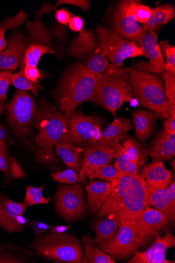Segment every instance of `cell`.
I'll return each mask as SVG.
<instances>
[{
  "instance_id": "57",
  "label": "cell",
  "mask_w": 175,
  "mask_h": 263,
  "mask_svg": "<svg viewBox=\"0 0 175 263\" xmlns=\"http://www.w3.org/2000/svg\"><path fill=\"white\" fill-rule=\"evenodd\" d=\"M172 166H173V171H174V161L173 162V164H172Z\"/></svg>"
},
{
  "instance_id": "8",
  "label": "cell",
  "mask_w": 175,
  "mask_h": 263,
  "mask_svg": "<svg viewBox=\"0 0 175 263\" xmlns=\"http://www.w3.org/2000/svg\"><path fill=\"white\" fill-rule=\"evenodd\" d=\"M54 205L59 216L67 222L84 219L88 204L83 184L76 183L58 185L54 197Z\"/></svg>"
},
{
  "instance_id": "37",
  "label": "cell",
  "mask_w": 175,
  "mask_h": 263,
  "mask_svg": "<svg viewBox=\"0 0 175 263\" xmlns=\"http://www.w3.org/2000/svg\"><path fill=\"white\" fill-rule=\"evenodd\" d=\"M45 185L41 187L28 186L27 189L26 197L24 203L29 206L37 204H47L51 198H45L43 196V190Z\"/></svg>"
},
{
  "instance_id": "28",
  "label": "cell",
  "mask_w": 175,
  "mask_h": 263,
  "mask_svg": "<svg viewBox=\"0 0 175 263\" xmlns=\"http://www.w3.org/2000/svg\"><path fill=\"white\" fill-rule=\"evenodd\" d=\"M151 18L144 24L143 30L145 31L159 30L174 18L175 10L173 5L166 4L152 9Z\"/></svg>"
},
{
  "instance_id": "43",
  "label": "cell",
  "mask_w": 175,
  "mask_h": 263,
  "mask_svg": "<svg viewBox=\"0 0 175 263\" xmlns=\"http://www.w3.org/2000/svg\"><path fill=\"white\" fill-rule=\"evenodd\" d=\"M0 171L5 176L6 179L10 176V157L6 142L0 141Z\"/></svg>"
},
{
  "instance_id": "22",
  "label": "cell",
  "mask_w": 175,
  "mask_h": 263,
  "mask_svg": "<svg viewBox=\"0 0 175 263\" xmlns=\"http://www.w3.org/2000/svg\"><path fill=\"white\" fill-rule=\"evenodd\" d=\"M88 197V208L92 214H96L104 205L111 191L110 182L91 181L86 186Z\"/></svg>"
},
{
  "instance_id": "36",
  "label": "cell",
  "mask_w": 175,
  "mask_h": 263,
  "mask_svg": "<svg viewBox=\"0 0 175 263\" xmlns=\"http://www.w3.org/2000/svg\"><path fill=\"white\" fill-rule=\"evenodd\" d=\"M122 173L118 172L110 164H105L94 170L89 173L88 177L91 180L94 179H99L111 182L119 177Z\"/></svg>"
},
{
  "instance_id": "4",
  "label": "cell",
  "mask_w": 175,
  "mask_h": 263,
  "mask_svg": "<svg viewBox=\"0 0 175 263\" xmlns=\"http://www.w3.org/2000/svg\"><path fill=\"white\" fill-rule=\"evenodd\" d=\"M96 76L95 90L90 101L103 106L116 118L123 105L132 102L134 98L128 68L111 64L105 72Z\"/></svg>"
},
{
  "instance_id": "13",
  "label": "cell",
  "mask_w": 175,
  "mask_h": 263,
  "mask_svg": "<svg viewBox=\"0 0 175 263\" xmlns=\"http://www.w3.org/2000/svg\"><path fill=\"white\" fill-rule=\"evenodd\" d=\"M158 31H144L141 35L137 45L144 51L149 62L138 63L134 65V69L154 74L164 73L165 61L158 42Z\"/></svg>"
},
{
  "instance_id": "1",
  "label": "cell",
  "mask_w": 175,
  "mask_h": 263,
  "mask_svg": "<svg viewBox=\"0 0 175 263\" xmlns=\"http://www.w3.org/2000/svg\"><path fill=\"white\" fill-rule=\"evenodd\" d=\"M111 183L110 194L96 214L97 217H115L119 226L133 228L140 214L150 205L148 188L144 178L142 175L122 174Z\"/></svg>"
},
{
  "instance_id": "55",
  "label": "cell",
  "mask_w": 175,
  "mask_h": 263,
  "mask_svg": "<svg viewBox=\"0 0 175 263\" xmlns=\"http://www.w3.org/2000/svg\"><path fill=\"white\" fill-rule=\"evenodd\" d=\"M7 45V42L5 38V35L0 36V53L5 49Z\"/></svg>"
},
{
  "instance_id": "50",
  "label": "cell",
  "mask_w": 175,
  "mask_h": 263,
  "mask_svg": "<svg viewBox=\"0 0 175 263\" xmlns=\"http://www.w3.org/2000/svg\"><path fill=\"white\" fill-rule=\"evenodd\" d=\"M72 16V13L65 9L59 10L55 13L56 20L63 25H67L69 23Z\"/></svg>"
},
{
  "instance_id": "53",
  "label": "cell",
  "mask_w": 175,
  "mask_h": 263,
  "mask_svg": "<svg viewBox=\"0 0 175 263\" xmlns=\"http://www.w3.org/2000/svg\"><path fill=\"white\" fill-rule=\"evenodd\" d=\"M71 227V226H59L57 225L54 227H52L51 230V232L53 233H63L66 232L67 230H68Z\"/></svg>"
},
{
  "instance_id": "20",
  "label": "cell",
  "mask_w": 175,
  "mask_h": 263,
  "mask_svg": "<svg viewBox=\"0 0 175 263\" xmlns=\"http://www.w3.org/2000/svg\"><path fill=\"white\" fill-rule=\"evenodd\" d=\"M100 47L99 39L91 30H83L69 45L68 53L82 60L88 59Z\"/></svg>"
},
{
  "instance_id": "41",
  "label": "cell",
  "mask_w": 175,
  "mask_h": 263,
  "mask_svg": "<svg viewBox=\"0 0 175 263\" xmlns=\"http://www.w3.org/2000/svg\"><path fill=\"white\" fill-rule=\"evenodd\" d=\"M163 78L167 98L170 106L175 107V74L165 71Z\"/></svg>"
},
{
  "instance_id": "47",
  "label": "cell",
  "mask_w": 175,
  "mask_h": 263,
  "mask_svg": "<svg viewBox=\"0 0 175 263\" xmlns=\"http://www.w3.org/2000/svg\"><path fill=\"white\" fill-rule=\"evenodd\" d=\"M24 74L28 79L34 83H39L38 80L41 78L40 71L37 67L25 66Z\"/></svg>"
},
{
  "instance_id": "23",
  "label": "cell",
  "mask_w": 175,
  "mask_h": 263,
  "mask_svg": "<svg viewBox=\"0 0 175 263\" xmlns=\"http://www.w3.org/2000/svg\"><path fill=\"white\" fill-rule=\"evenodd\" d=\"M91 228L95 234L93 238L94 245L107 244L112 242L116 237L119 228V221L115 217L101 218L92 222Z\"/></svg>"
},
{
  "instance_id": "32",
  "label": "cell",
  "mask_w": 175,
  "mask_h": 263,
  "mask_svg": "<svg viewBox=\"0 0 175 263\" xmlns=\"http://www.w3.org/2000/svg\"><path fill=\"white\" fill-rule=\"evenodd\" d=\"M122 146L126 152L129 162L138 163V168L145 162L148 154V149L135 138L127 137L122 142Z\"/></svg>"
},
{
  "instance_id": "34",
  "label": "cell",
  "mask_w": 175,
  "mask_h": 263,
  "mask_svg": "<svg viewBox=\"0 0 175 263\" xmlns=\"http://www.w3.org/2000/svg\"><path fill=\"white\" fill-rule=\"evenodd\" d=\"M21 69L18 72L12 74L11 84L18 90H31L37 97L39 91L42 88L39 83H34L25 77L24 74V68L20 67Z\"/></svg>"
},
{
  "instance_id": "35",
  "label": "cell",
  "mask_w": 175,
  "mask_h": 263,
  "mask_svg": "<svg viewBox=\"0 0 175 263\" xmlns=\"http://www.w3.org/2000/svg\"><path fill=\"white\" fill-rule=\"evenodd\" d=\"M110 146L114 149V168L123 174L128 175L129 161L123 146L119 142L111 143Z\"/></svg>"
},
{
  "instance_id": "2",
  "label": "cell",
  "mask_w": 175,
  "mask_h": 263,
  "mask_svg": "<svg viewBox=\"0 0 175 263\" xmlns=\"http://www.w3.org/2000/svg\"><path fill=\"white\" fill-rule=\"evenodd\" d=\"M34 124L39 131L35 138L38 147L36 160L39 164L51 166L57 162L54 152L55 145L62 141H70L67 117L56 107L42 100Z\"/></svg>"
},
{
  "instance_id": "49",
  "label": "cell",
  "mask_w": 175,
  "mask_h": 263,
  "mask_svg": "<svg viewBox=\"0 0 175 263\" xmlns=\"http://www.w3.org/2000/svg\"><path fill=\"white\" fill-rule=\"evenodd\" d=\"M29 227L37 236L51 230L52 228V226L37 221H31Z\"/></svg>"
},
{
  "instance_id": "18",
  "label": "cell",
  "mask_w": 175,
  "mask_h": 263,
  "mask_svg": "<svg viewBox=\"0 0 175 263\" xmlns=\"http://www.w3.org/2000/svg\"><path fill=\"white\" fill-rule=\"evenodd\" d=\"M148 203L162 213L169 224L175 221V183L173 181L165 189H148Z\"/></svg>"
},
{
  "instance_id": "44",
  "label": "cell",
  "mask_w": 175,
  "mask_h": 263,
  "mask_svg": "<svg viewBox=\"0 0 175 263\" xmlns=\"http://www.w3.org/2000/svg\"><path fill=\"white\" fill-rule=\"evenodd\" d=\"M51 176L54 180L63 184H71L80 181V176L72 169H68L63 172L52 174Z\"/></svg>"
},
{
  "instance_id": "54",
  "label": "cell",
  "mask_w": 175,
  "mask_h": 263,
  "mask_svg": "<svg viewBox=\"0 0 175 263\" xmlns=\"http://www.w3.org/2000/svg\"><path fill=\"white\" fill-rule=\"evenodd\" d=\"M8 139L7 132L5 127L0 123V141L6 142Z\"/></svg>"
},
{
  "instance_id": "39",
  "label": "cell",
  "mask_w": 175,
  "mask_h": 263,
  "mask_svg": "<svg viewBox=\"0 0 175 263\" xmlns=\"http://www.w3.org/2000/svg\"><path fill=\"white\" fill-rule=\"evenodd\" d=\"M28 14L20 10L14 17H7L0 23V36L4 35L8 29L14 30L23 25Z\"/></svg>"
},
{
  "instance_id": "46",
  "label": "cell",
  "mask_w": 175,
  "mask_h": 263,
  "mask_svg": "<svg viewBox=\"0 0 175 263\" xmlns=\"http://www.w3.org/2000/svg\"><path fill=\"white\" fill-rule=\"evenodd\" d=\"M10 175L13 178L17 179L27 177L17 160L12 156L10 157Z\"/></svg>"
},
{
  "instance_id": "5",
  "label": "cell",
  "mask_w": 175,
  "mask_h": 263,
  "mask_svg": "<svg viewBox=\"0 0 175 263\" xmlns=\"http://www.w3.org/2000/svg\"><path fill=\"white\" fill-rule=\"evenodd\" d=\"M29 247L46 261L81 263L84 259L82 241L74 234L66 232L41 234Z\"/></svg>"
},
{
  "instance_id": "11",
  "label": "cell",
  "mask_w": 175,
  "mask_h": 263,
  "mask_svg": "<svg viewBox=\"0 0 175 263\" xmlns=\"http://www.w3.org/2000/svg\"><path fill=\"white\" fill-rule=\"evenodd\" d=\"M134 0H122L115 7L111 15V30L125 40L137 45L144 32L132 12Z\"/></svg>"
},
{
  "instance_id": "7",
  "label": "cell",
  "mask_w": 175,
  "mask_h": 263,
  "mask_svg": "<svg viewBox=\"0 0 175 263\" xmlns=\"http://www.w3.org/2000/svg\"><path fill=\"white\" fill-rule=\"evenodd\" d=\"M5 108L15 137L26 139L31 132L38 110L32 95L28 90H17Z\"/></svg>"
},
{
  "instance_id": "17",
  "label": "cell",
  "mask_w": 175,
  "mask_h": 263,
  "mask_svg": "<svg viewBox=\"0 0 175 263\" xmlns=\"http://www.w3.org/2000/svg\"><path fill=\"white\" fill-rule=\"evenodd\" d=\"M7 49L0 53V71H14L23 60L28 46L27 38L21 32H15L8 37Z\"/></svg>"
},
{
  "instance_id": "25",
  "label": "cell",
  "mask_w": 175,
  "mask_h": 263,
  "mask_svg": "<svg viewBox=\"0 0 175 263\" xmlns=\"http://www.w3.org/2000/svg\"><path fill=\"white\" fill-rule=\"evenodd\" d=\"M159 118L155 113L147 110H138L133 114V120L137 137L145 142L157 129V121Z\"/></svg>"
},
{
  "instance_id": "40",
  "label": "cell",
  "mask_w": 175,
  "mask_h": 263,
  "mask_svg": "<svg viewBox=\"0 0 175 263\" xmlns=\"http://www.w3.org/2000/svg\"><path fill=\"white\" fill-rule=\"evenodd\" d=\"M163 55L165 57V70L175 74V46L170 45L168 40L159 44Z\"/></svg>"
},
{
  "instance_id": "45",
  "label": "cell",
  "mask_w": 175,
  "mask_h": 263,
  "mask_svg": "<svg viewBox=\"0 0 175 263\" xmlns=\"http://www.w3.org/2000/svg\"><path fill=\"white\" fill-rule=\"evenodd\" d=\"M12 76L10 71H0V105L4 104L7 98V92L11 84Z\"/></svg>"
},
{
  "instance_id": "24",
  "label": "cell",
  "mask_w": 175,
  "mask_h": 263,
  "mask_svg": "<svg viewBox=\"0 0 175 263\" xmlns=\"http://www.w3.org/2000/svg\"><path fill=\"white\" fill-rule=\"evenodd\" d=\"M132 129L129 119L123 117L116 118L102 132L98 143L110 146L111 143L119 142L128 136L127 134Z\"/></svg>"
},
{
  "instance_id": "15",
  "label": "cell",
  "mask_w": 175,
  "mask_h": 263,
  "mask_svg": "<svg viewBox=\"0 0 175 263\" xmlns=\"http://www.w3.org/2000/svg\"><path fill=\"white\" fill-rule=\"evenodd\" d=\"M80 163V181L84 183L89 173L98 167L110 164L114 158V149L109 145L95 143L87 147L84 152Z\"/></svg>"
},
{
  "instance_id": "19",
  "label": "cell",
  "mask_w": 175,
  "mask_h": 263,
  "mask_svg": "<svg viewBox=\"0 0 175 263\" xmlns=\"http://www.w3.org/2000/svg\"><path fill=\"white\" fill-rule=\"evenodd\" d=\"M148 149L153 161L172 159L175 156V133L163 128L150 143Z\"/></svg>"
},
{
  "instance_id": "38",
  "label": "cell",
  "mask_w": 175,
  "mask_h": 263,
  "mask_svg": "<svg viewBox=\"0 0 175 263\" xmlns=\"http://www.w3.org/2000/svg\"><path fill=\"white\" fill-rule=\"evenodd\" d=\"M61 4L71 5L80 7L82 10L87 11L90 7V1L87 0H60L57 2L56 6H52L49 3H47L43 6L36 12L38 16H42L45 14L55 11Z\"/></svg>"
},
{
  "instance_id": "3",
  "label": "cell",
  "mask_w": 175,
  "mask_h": 263,
  "mask_svg": "<svg viewBox=\"0 0 175 263\" xmlns=\"http://www.w3.org/2000/svg\"><path fill=\"white\" fill-rule=\"evenodd\" d=\"M97 76L87 66L74 63L63 73L55 92V100L61 110L66 115L74 111L77 107L93 97Z\"/></svg>"
},
{
  "instance_id": "16",
  "label": "cell",
  "mask_w": 175,
  "mask_h": 263,
  "mask_svg": "<svg viewBox=\"0 0 175 263\" xmlns=\"http://www.w3.org/2000/svg\"><path fill=\"white\" fill-rule=\"evenodd\" d=\"M175 247V237L170 231L163 237L158 235L151 247L144 252L137 251L129 263H174L166 257V252L169 248Z\"/></svg>"
},
{
  "instance_id": "27",
  "label": "cell",
  "mask_w": 175,
  "mask_h": 263,
  "mask_svg": "<svg viewBox=\"0 0 175 263\" xmlns=\"http://www.w3.org/2000/svg\"><path fill=\"white\" fill-rule=\"evenodd\" d=\"M56 154L69 168L79 172L81 155L84 149L73 144L70 141H62L55 145Z\"/></svg>"
},
{
  "instance_id": "9",
  "label": "cell",
  "mask_w": 175,
  "mask_h": 263,
  "mask_svg": "<svg viewBox=\"0 0 175 263\" xmlns=\"http://www.w3.org/2000/svg\"><path fill=\"white\" fill-rule=\"evenodd\" d=\"M100 48L107 58L122 67L124 60L146 55L134 42L125 40L111 29L98 26L96 29Z\"/></svg>"
},
{
  "instance_id": "29",
  "label": "cell",
  "mask_w": 175,
  "mask_h": 263,
  "mask_svg": "<svg viewBox=\"0 0 175 263\" xmlns=\"http://www.w3.org/2000/svg\"><path fill=\"white\" fill-rule=\"evenodd\" d=\"M82 241L85 249L83 263H116L113 256L95 247L89 233L82 236Z\"/></svg>"
},
{
  "instance_id": "30",
  "label": "cell",
  "mask_w": 175,
  "mask_h": 263,
  "mask_svg": "<svg viewBox=\"0 0 175 263\" xmlns=\"http://www.w3.org/2000/svg\"><path fill=\"white\" fill-rule=\"evenodd\" d=\"M45 54L60 56V52L52 47L37 43H28L23 60L20 65V67L25 68L26 66L37 67L41 58Z\"/></svg>"
},
{
  "instance_id": "10",
  "label": "cell",
  "mask_w": 175,
  "mask_h": 263,
  "mask_svg": "<svg viewBox=\"0 0 175 263\" xmlns=\"http://www.w3.org/2000/svg\"><path fill=\"white\" fill-rule=\"evenodd\" d=\"M66 116L69 128L70 140L74 145L85 150L98 142L104 124L101 118L86 116L81 112L75 111Z\"/></svg>"
},
{
  "instance_id": "14",
  "label": "cell",
  "mask_w": 175,
  "mask_h": 263,
  "mask_svg": "<svg viewBox=\"0 0 175 263\" xmlns=\"http://www.w3.org/2000/svg\"><path fill=\"white\" fill-rule=\"evenodd\" d=\"M97 247L105 253L119 260H124L132 257L139 249L134 229L125 225L119 226L118 233L112 242L99 245Z\"/></svg>"
},
{
  "instance_id": "31",
  "label": "cell",
  "mask_w": 175,
  "mask_h": 263,
  "mask_svg": "<svg viewBox=\"0 0 175 263\" xmlns=\"http://www.w3.org/2000/svg\"><path fill=\"white\" fill-rule=\"evenodd\" d=\"M27 29L29 34L28 43H37L55 49L52 35L43 25L41 17H38L34 21L27 20Z\"/></svg>"
},
{
  "instance_id": "12",
  "label": "cell",
  "mask_w": 175,
  "mask_h": 263,
  "mask_svg": "<svg viewBox=\"0 0 175 263\" xmlns=\"http://www.w3.org/2000/svg\"><path fill=\"white\" fill-rule=\"evenodd\" d=\"M169 224L168 220L160 212L151 205L146 208L140 214L133 228L139 249L152 243Z\"/></svg>"
},
{
  "instance_id": "6",
  "label": "cell",
  "mask_w": 175,
  "mask_h": 263,
  "mask_svg": "<svg viewBox=\"0 0 175 263\" xmlns=\"http://www.w3.org/2000/svg\"><path fill=\"white\" fill-rule=\"evenodd\" d=\"M128 68L134 98L140 105L152 110L165 120L169 116L171 106L162 80L154 74Z\"/></svg>"
},
{
  "instance_id": "33",
  "label": "cell",
  "mask_w": 175,
  "mask_h": 263,
  "mask_svg": "<svg viewBox=\"0 0 175 263\" xmlns=\"http://www.w3.org/2000/svg\"><path fill=\"white\" fill-rule=\"evenodd\" d=\"M85 63L90 72L96 76L105 72L111 65L100 47L86 60Z\"/></svg>"
},
{
  "instance_id": "56",
  "label": "cell",
  "mask_w": 175,
  "mask_h": 263,
  "mask_svg": "<svg viewBox=\"0 0 175 263\" xmlns=\"http://www.w3.org/2000/svg\"><path fill=\"white\" fill-rule=\"evenodd\" d=\"M5 108V104L0 105V114H2Z\"/></svg>"
},
{
  "instance_id": "21",
  "label": "cell",
  "mask_w": 175,
  "mask_h": 263,
  "mask_svg": "<svg viewBox=\"0 0 175 263\" xmlns=\"http://www.w3.org/2000/svg\"><path fill=\"white\" fill-rule=\"evenodd\" d=\"M148 189L154 190L168 188L172 182L171 172L167 170L163 161H154L143 167L142 175Z\"/></svg>"
},
{
  "instance_id": "26",
  "label": "cell",
  "mask_w": 175,
  "mask_h": 263,
  "mask_svg": "<svg viewBox=\"0 0 175 263\" xmlns=\"http://www.w3.org/2000/svg\"><path fill=\"white\" fill-rule=\"evenodd\" d=\"M28 207L24 202H17L0 195V227L9 232L15 218L23 215Z\"/></svg>"
},
{
  "instance_id": "52",
  "label": "cell",
  "mask_w": 175,
  "mask_h": 263,
  "mask_svg": "<svg viewBox=\"0 0 175 263\" xmlns=\"http://www.w3.org/2000/svg\"><path fill=\"white\" fill-rule=\"evenodd\" d=\"M54 34L58 39L63 41L67 35L65 28L62 25H59L54 29Z\"/></svg>"
},
{
  "instance_id": "48",
  "label": "cell",
  "mask_w": 175,
  "mask_h": 263,
  "mask_svg": "<svg viewBox=\"0 0 175 263\" xmlns=\"http://www.w3.org/2000/svg\"><path fill=\"white\" fill-rule=\"evenodd\" d=\"M68 24L69 29L74 32H81L84 30L85 22L79 16H75L71 17Z\"/></svg>"
},
{
  "instance_id": "51",
  "label": "cell",
  "mask_w": 175,
  "mask_h": 263,
  "mask_svg": "<svg viewBox=\"0 0 175 263\" xmlns=\"http://www.w3.org/2000/svg\"><path fill=\"white\" fill-rule=\"evenodd\" d=\"M164 128L175 133V107L171 106L169 116L164 122Z\"/></svg>"
},
{
  "instance_id": "42",
  "label": "cell",
  "mask_w": 175,
  "mask_h": 263,
  "mask_svg": "<svg viewBox=\"0 0 175 263\" xmlns=\"http://www.w3.org/2000/svg\"><path fill=\"white\" fill-rule=\"evenodd\" d=\"M141 2L134 0L132 5V12L138 23H146L151 18L152 9L149 6L141 4Z\"/></svg>"
}]
</instances>
